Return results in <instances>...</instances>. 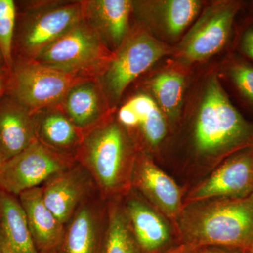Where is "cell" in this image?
<instances>
[{
	"mask_svg": "<svg viewBox=\"0 0 253 253\" xmlns=\"http://www.w3.org/2000/svg\"><path fill=\"white\" fill-rule=\"evenodd\" d=\"M174 227L179 244L224 246L246 253L253 239V194L184 205Z\"/></svg>",
	"mask_w": 253,
	"mask_h": 253,
	"instance_id": "obj_1",
	"label": "cell"
},
{
	"mask_svg": "<svg viewBox=\"0 0 253 253\" xmlns=\"http://www.w3.org/2000/svg\"><path fill=\"white\" fill-rule=\"evenodd\" d=\"M135 143L111 115L84 131L76 160L105 196L117 199L131 189L137 156Z\"/></svg>",
	"mask_w": 253,
	"mask_h": 253,
	"instance_id": "obj_2",
	"label": "cell"
},
{
	"mask_svg": "<svg viewBox=\"0 0 253 253\" xmlns=\"http://www.w3.org/2000/svg\"><path fill=\"white\" fill-rule=\"evenodd\" d=\"M193 146L201 162L212 164L253 146V124L233 106L217 77L208 82L193 131ZM206 167V168H207Z\"/></svg>",
	"mask_w": 253,
	"mask_h": 253,
	"instance_id": "obj_3",
	"label": "cell"
},
{
	"mask_svg": "<svg viewBox=\"0 0 253 253\" xmlns=\"http://www.w3.org/2000/svg\"><path fill=\"white\" fill-rule=\"evenodd\" d=\"M18 6L13 56L35 60L83 18L82 1H31Z\"/></svg>",
	"mask_w": 253,
	"mask_h": 253,
	"instance_id": "obj_4",
	"label": "cell"
},
{
	"mask_svg": "<svg viewBox=\"0 0 253 253\" xmlns=\"http://www.w3.org/2000/svg\"><path fill=\"white\" fill-rule=\"evenodd\" d=\"M113 56L114 53L83 18L32 61L79 77L99 79Z\"/></svg>",
	"mask_w": 253,
	"mask_h": 253,
	"instance_id": "obj_5",
	"label": "cell"
},
{
	"mask_svg": "<svg viewBox=\"0 0 253 253\" xmlns=\"http://www.w3.org/2000/svg\"><path fill=\"white\" fill-rule=\"evenodd\" d=\"M86 80L32 60L15 58L6 94L34 113L57 106L71 88Z\"/></svg>",
	"mask_w": 253,
	"mask_h": 253,
	"instance_id": "obj_6",
	"label": "cell"
},
{
	"mask_svg": "<svg viewBox=\"0 0 253 253\" xmlns=\"http://www.w3.org/2000/svg\"><path fill=\"white\" fill-rule=\"evenodd\" d=\"M167 54V47L144 31L128 34L99 78L110 104L117 102L136 78Z\"/></svg>",
	"mask_w": 253,
	"mask_h": 253,
	"instance_id": "obj_7",
	"label": "cell"
},
{
	"mask_svg": "<svg viewBox=\"0 0 253 253\" xmlns=\"http://www.w3.org/2000/svg\"><path fill=\"white\" fill-rule=\"evenodd\" d=\"M68 157L46 147L39 141L4 161L0 168V189L14 196L39 187L50 178L76 163Z\"/></svg>",
	"mask_w": 253,
	"mask_h": 253,
	"instance_id": "obj_8",
	"label": "cell"
},
{
	"mask_svg": "<svg viewBox=\"0 0 253 253\" xmlns=\"http://www.w3.org/2000/svg\"><path fill=\"white\" fill-rule=\"evenodd\" d=\"M253 194V146L226 158L184 196V205Z\"/></svg>",
	"mask_w": 253,
	"mask_h": 253,
	"instance_id": "obj_9",
	"label": "cell"
},
{
	"mask_svg": "<svg viewBox=\"0 0 253 253\" xmlns=\"http://www.w3.org/2000/svg\"><path fill=\"white\" fill-rule=\"evenodd\" d=\"M239 2L224 1L208 8L179 46V56L188 62L216 54L229 38Z\"/></svg>",
	"mask_w": 253,
	"mask_h": 253,
	"instance_id": "obj_10",
	"label": "cell"
},
{
	"mask_svg": "<svg viewBox=\"0 0 253 253\" xmlns=\"http://www.w3.org/2000/svg\"><path fill=\"white\" fill-rule=\"evenodd\" d=\"M125 196L123 210L141 253H161L179 244L172 223L136 190Z\"/></svg>",
	"mask_w": 253,
	"mask_h": 253,
	"instance_id": "obj_11",
	"label": "cell"
},
{
	"mask_svg": "<svg viewBox=\"0 0 253 253\" xmlns=\"http://www.w3.org/2000/svg\"><path fill=\"white\" fill-rule=\"evenodd\" d=\"M131 188L174 225L184 208L185 194L174 179L144 153L138 152Z\"/></svg>",
	"mask_w": 253,
	"mask_h": 253,
	"instance_id": "obj_12",
	"label": "cell"
},
{
	"mask_svg": "<svg viewBox=\"0 0 253 253\" xmlns=\"http://www.w3.org/2000/svg\"><path fill=\"white\" fill-rule=\"evenodd\" d=\"M95 184L79 163L50 178L42 187L44 204L63 224L71 220Z\"/></svg>",
	"mask_w": 253,
	"mask_h": 253,
	"instance_id": "obj_13",
	"label": "cell"
},
{
	"mask_svg": "<svg viewBox=\"0 0 253 253\" xmlns=\"http://www.w3.org/2000/svg\"><path fill=\"white\" fill-rule=\"evenodd\" d=\"M109 104L101 82L93 78L71 88L57 106L84 132L111 115Z\"/></svg>",
	"mask_w": 253,
	"mask_h": 253,
	"instance_id": "obj_14",
	"label": "cell"
},
{
	"mask_svg": "<svg viewBox=\"0 0 253 253\" xmlns=\"http://www.w3.org/2000/svg\"><path fill=\"white\" fill-rule=\"evenodd\" d=\"M83 18L94 28L113 53L129 34L133 1L129 0H84Z\"/></svg>",
	"mask_w": 253,
	"mask_h": 253,
	"instance_id": "obj_15",
	"label": "cell"
},
{
	"mask_svg": "<svg viewBox=\"0 0 253 253\" xmlns=\"http://www.w3.org/2000/svg\"><path fill=\"white\" fill-rule=\"evenodd\" d=\"M117 120L129 136L135 133L150 148L157 147L167 135L164 116L148 95L133 96L118 111Z\"/></svg>",
	"mask_w": 253,
	"mask_h": 253,
	"instance_id": "obj_16",
	"label": "cell"
},
{
	"mask_svg": "<svg viewBox=\"0 0 253 253\" xmlns=\"http://www.w3.org/2000/svg\"><path fill=\"white\" fill-rule=\"evenodd\" d=\"M18 198L37 249L54 252L62 245L66 229L44 204L42 187L24 191Z\"/></svg>",
	"mask_w": 253,
	"mask_h": 253,
	"instance_id": "obj_17",
	"label": "cell"
},
{
	"mask_svg": "<svg viewBox=\"0 0 253 253\" xmlns=\"http://www.w3.org/2000/svg\"><path fill=\"white\" fill-rule=\"evenodd\" d=\"M36 140L33 113L5 94L0 99V152L4 162Z\"/></svg>",
	"mask_w": 253,
	"mask_h": 253,
	"instance_id": "obj_18",
	"label": "cell"
},
{
	"mask_svg": "<svg viewBox=\"0 0 253 253\" xmlns=\"http://www.w3.org/2000/svg\"><path fill=\"white\" fill-rule=\"evenodd\" d=\"M36 139L50 149L76 159L84 132L57 106L33 113Z\"/></svg>",
	"mask_w": 253,
	"mask_h": 253,
	"instance_id": "obj_19",
	"label": "cell"
},
{
	"mask_svg": "<svg viewBox=\"0 0 253 253\" xmlns=\"http://www.w3.org/2000/svg\"><path fill=\"white\" fill-rule=\"evenodd\" d=\"M0 231L13 253H38L19 200L1 189Z\"/></svg>",
	"mask_w": 253,
	"mask_h": 253,
	"instance_id": "obj_20",
	"label": "cell"
},
{
	"mask_svg": "<svg viewBox=\"0 0 253 253\" xmlns=\"http://www.w3.org/2000/svg\"><path fill=\"white\" fill-rule=\"evenodd\" d=\"M63 246L66 253H94L101 230V218L95 206L84 202L68 221Z\"/></svg>",
	"mask_w": 253,
	"mask_h": 253,
	"instance_id": "obj_21",
	"label": "cell"
},
{
	"mask_svg": "<svg viewBox=\"0 0 253 253\" xmlns=\"http://www.w3.org/2000/svg\"><path fill=\"white\" fill-rule=\"evenodd\" d=\"M107 219L103 253H141L123 205L116 201L110 203Z\"/></svg>",
	"mask_w": 253,
	"mask_h": 253,
	"instance_id": "obj_22",
	"label": "cell"
},
{
	"mask_svg": "<svg viewBox=\"0 0 253 253\" xmlns=\"http://www.w3.org/2000/svg\"><path fill=\"white\" fill-rule=\"evenodd\" d=\"M184 80L176 72H165L151 82V89L163 111L168 116H175L180 106Z\"/></svg>",
	"mask_w": 253,
	"mask_h": 253,
	"instance_id": "obj_23",
	"label": "cell"
},
{
	"mask_svg": "<svg viewBox=\"0 0 253 253\" xmlns=\"http://www.w3.org/2000/svg\"><path fill=\"white\" fill-rule=\"evenodd\" d=\"M196 0H168L162 1L161 14L165 28L172 36L179 35L194 20L201 8Z\"/></svg>",
	"mask_w": 253,
	"mask_h": 253,
	"instance_id": "obj_24",
	"label": "cell"
},
{
	"mask_svg": "<svg viewBox=\"0 0 253 253\" xmlns=\"http://www.w3.org/2000/svg\"><path fill=\"white\" fill-rule=\"evenodd\" d=\"M17 18V6L13 0H0V49L6 67L11 71L14 62L13 46Z\"/></svg>",
	"mask_w": 253,
	"mask_h": 253,
	"instance_id": "obj_25",
	"label": "cell"
},
{
	"mask_svg": "<svg viewBox=\"0 0 253 253\" xmlns=\"http://www.w3.org/2000/svg\"><path fill=\"white\" fill-rule=\"evenodd\" d=\"M230 76L241 94L253 104V66L236 63L231 68Z\"/></svg>",
	"mask_w": 253,
	"mask_h": 253,
	"instance_id": "obj_26",
	"label": "cell"
},
{
	"mask_svg": "<svg viewBox=\"0 0 253 253\" xmlns=\"http://www.w3.org/2000/svg\"><path fill=\"white\" fill-rule=\"evenodd\" d=\"M241 49L245 54L253 59V26L245 32L241 40Z\"/></svg>",
	"mask_w": 253,
	"mask_h": 253,
	"instance_id": "obj_27",
	"label": "cell"
},
{
	"mask_svg": "<svg viewBox=\"0 0 253 253\" xmlns=\"http://www.w3.org/2000/svg\"><path fill=\"white\" fill-rule=\"evenodd\" d=\"M194 253H246L241 250L224 247V246H208L198 248Z\"/></svg>",
	"mask_w": 253,
	"mask_h": 253,
	"instance_id": "obj_28",
	"label": "cell"
},
{
	"mask_svg": "<svg viewBox=\"0 0 253 253\" xmlns=\"http://www.w3.org/2000/svg\"><path fill=\"white\" fill-rule=\"evenodd\" d=\"M10 71L8 68L0 70V99L6 94L9 84Z\"/></svg>",
	"mask_w": 253,
	"mask_h": 253,
	"instance_id": "obj_29",
	"label": "cell"
},
{
	"mask_svg": "<svg viewBox=\"0 0 253 253\" xmlns=\"http://www.w3.org/2000/svg\"><path fill=\"white\" fill-rule=\"evenodd\" d=\"M198 248L185 244H179L161 253H194Z\"/></svg>",
	"mask_w": 253,
	"mask_h": 253,
	"instance_id": "obj_30",
	"label": "cell"
},
{
	"mask_svg": "<svg viewBox=\"0 0 253 253\" xmlns=\"http://www.w3.org/2000/svg\"><path fill=\"white\" fill-rule=\"evenodd\" d=\"M0 253H13L6 244L1 231H0Z\"/></svg>",
	"mask_w": 253,
	"mask_h": 253,
	"instance_id": "obj_31",
	"label": "cell"
},
{
	"mask_svg": "<svg viewBox=\"0 0 253 253\" xmlns=\"http://www.w3.org/2000/svg\"><path fill=\"white\" fill-rule=\"evenodd\" d=\"M4 68H8L6 67V63H5L4 56L1 53V49H0V70L4 69ZM9 69V68H8Z\"/></svg>",
	"mask_w": 253,
	"mask_h": 253,
	"instance_id": "obj_32",
	"label": "cell"
},
{
	"mask_svg": "<svg viewBox=\"0 0 253 253\" xmlns=\"http://www.w3.org/2000/svg\"><path fill=\"white\" fill-rule=\"evenodd\" d=\"M246 253H253V239L251 245H250L249 249H248L247 251H246Z\"/></svg>",
	"mask_w": 253,
	"mask_h": 253,
	"instance_id": "obj_33",
	"label": "cell"
},
{
	"mask_svg": "<svg viewBox=\"0 0 253 253\" xmlns=\"http://www.w3.org/2000/svg\"><path fill=\"white\" fill-rule=\"evenodd\" d=\"M3 163H4V160H3L2 156H1V152H0V168H1Z\"/></svg>",
	"mask_w": 253,
	"mask_h": 253,
	"instance_id": "obj_34",
	"label": "cell"
}]
</instances>
